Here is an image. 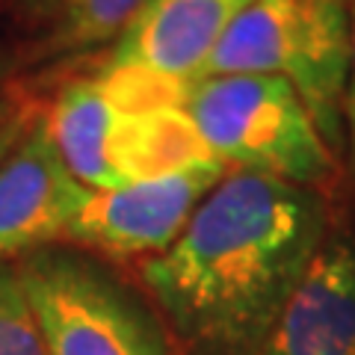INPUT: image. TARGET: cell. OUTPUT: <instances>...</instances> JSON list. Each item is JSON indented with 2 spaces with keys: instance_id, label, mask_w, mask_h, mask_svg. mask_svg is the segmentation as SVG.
<instances>
[{
  "instance_id": "6da1fadb",
  "label": "cell",
  "mask_w": 355,
  "mask_h": 355,
  "mask_svg": "<svg viewBox=\"0 0 355 355\" xmlns=\"http://www.w3.org/2000/svg\"><path fill=\"white\" fill-rule=\"evenodd\" d=\"M326 243L320 196L228 172L142 282L175 331L205 355H254Z\"/></svg>"
},
{
  "instance_id": "7a4b0ae2",
  "label": "cell",
  "mask_w": 355,
  "mask_h": 355,
  "mask_svg": "<svg viewBox=\"0 0 355 355\" xmlns=\"http://www.w3.org/2000/svg\"><path fill=\"white\" fill-rule=\"evenodd\" d=\"M352 0H254L205 62L202 77L275 74L291 83L326 146L347 148Z\"/></svg>"
},
{
  "instance_id": "3957f363",
  "label": "cell",
  "mask_w": 355,
  "mask_h": 355,
  "mask_svg": "<svg viewBox=\"0 0 355 355\" xmlns=\"http://www.w3.org/2000/svg\"><path fill=\"white\" fill-rule=\"evenodd\" d=\"M198 137L228 172L305 187L335 181L338 154L320 137L299 92L275 74H216L184 98Z\"/></svg>"
},
{
  "instance_id": "277c9868",
  "label": "cell",
  "mask_w": 355,
  "mask_h": 355,
  "mask_svg": "<svg viewBox=\"0 0 355 355\" xmlns=\"http://www.w3.org/2000/svg\"><path fill=\"white\" fill-rule=\"evenodd\" d=\"M48 355H169L139 299L69 249H33L15 263Z\"/></svg>"
},
{
  "instance_id": "5b68a950",
  "label": "cell",
  "mask_w": 355,
  "mask_h": 355,
  "mask_svg": "<svg viewBox=\"0 0 355 355\" xmlns=\"http://www.w3.org/2000/svg\"><path fill=\"white\" fill-rule=\"evenodd\" d=\"M89 196L60 157L48 116L33 113L0 157V261L65 240Z\"/></svg>"
},
{
  "instance_id": "8992f818",
  "label": "cell",
  "mask_w": 355,
  "mask_h": 355,
  "mask_svg": "<svg viewBox=\"0 0 355 355\" xmlns=\"http://www.w3.org/2000/svg\"><path fill=\"white\" fill-rule=\"evenodd\" d=\"M225 175V166L210 160L121 190L92 193L65 240L113 254H160L178 240L196 207Z\"/></svg>"
},
{
  "instance_id": "52a82bcc",
  "label": "cell",
  "mask_w": 355,
  "mask_h": 355,
  "mask_svg": "<svg viewBox=\"0 0 355 355\" xmlns=\"http://www.w3.org/2000/svg\"><path fill=\"white\" fill-rule=\"evenodd\" d=\"M254 0H146L113 42L104 69L196 83L231 24Z\"/></svg>"
},
{
  "instance_id": "ba28073f",
  "label": "cell",
  "mask_w": 355,
  "mask_h": 355,
  "mask_svg": "<svg viewBox=\"0 0 355 355\" xmlns=\"http://www.w3.org/2000/svg\"><path fill=\"white\" fill-rule=\"evenodd\" d=\"M254 355H355V246L326 240Z\"/></svg>"
},
{
  "instance_id": "9c48e42d",
  "label": "cell",
  "mask_w": 355,
  "mask_h": 355,
  "mask_svg": "<svg viewBox=\"0 0 355 355\" xmlns=\"http://www.w3.org/2000/svg\"><path fill=\"white\" fill-rule=\"evenodd\" d=\"M142 6L146 0H65L33 53V62H57L116 39Z\"/></svg>"
},
{
  "instance_id": "30bf717a",
  "label": "cell",
  "mask_w": 355,
  "mask_h": 355,
  "mask_svg": "<svg viewBox=\"0 0 355 355\" xmlns=\"http://www.w3.org/2000/svg\"><path fill=\"white\" fill-rule=\"evenodd\" d=\"M0 355H48L15 263L0 261Z\"/></svg>"
},
{
  "instance_id": "8fae6325",
  "label": "cell",
  "mask_w": 355,
  "mask_h": 355,
  "mask_svg": "<svg viewBox=\"0 0 355 355\" xmlns=\"http://www.w3.org/2000/svg\"><path fill=\"white\" fill-rule=\"evenodd\" d=\"M343 130H347V154L355 169V0L349 15V80H347V101H343Z\"/></svg>"
},
{
  "instance_id": "7c38bea8",
  "label": "cell",
  "mask_w": 355,
  "mask_h": 355,
  "mask_svg": "<svg viewBox=\"0 0 355 355\" xmlns=\"http://www.w3.org/2000/svg\"><path fill=\"white\" fill-rule=\"evenodd\" d=\"M62 3H65V0H18V6L24 9L27 15H33V18H48V15H57Z\"/></svg>"
},
{
  "instance_id": "4fadbf2b",
  "label": "cell",
  "mask_w": 355,
  "mask_h": 355,
  "mask_svg": "<svg viewBox=\"0 0 355 355\" xmlns=\"http://www.w3.org/2000/svg\"><path fill=\"white\" fill-rule=\"evenodd\" d=\"M30 121V110H21V116L12 121V125H9L3 133H0V157H3V154L12 148V142L21 137V130H24V125Z\"/></svg>"
},
{
  "instance_id": "5bb4252c",
  "label": "cell",
  "mask_w": 355,
  "mask_h": 355,
  "mask_svg": "<svg viewBox=\"0 0 355 355\" xmlns=\"http://www.w3.org/2000/svg\"><path fill=\"white\" fill-rule=\"evenodd\" d=\"M24 62L18 57V53L12 51V48H6V44H0V86H3L9 77H12L15 71H18V65Z\"/></svg>"
},
{
  "instance_id": "9a60e30c",
  "label": "cell",
  "mask_w": 355,
  "mask_h": 355,
  "mask_svg": "<svg viewBox=\"0 0 355 355\" xmlns=\"http://www.w3.org/2000/svg\"><path fill=\"white\" fill-rule=\"evenodd\" d=\"M21 110H24V107L15 104L12 98H0V133H3V130L21 116Z\"/></svg>"
}]
</instances>
